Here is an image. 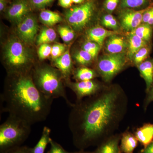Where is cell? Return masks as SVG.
I'll use <instances>...</instances> for the list:
<instances>
[{"instance_id":"cell-18","label":"cell","mask_w":153,"mask_h":153,"mask_svg":"<svg viewBox=\"0 0 153 153\" xmlns=\"http://www.w3.org/2000/svg\"><path fill=\"white\" fill-rule=\"evenodd\" d=\"M138 142L134 134L127 130L121 134L120 143L121 153H133Z\"/></svg>"},{"instance_id":"cell-31","label":"cell","mask_w":153,"mask_h":153,"mask_svg":"<svg viewBox=\"0 0 153 153\" xmlns=\"http://www.w3.org/2000/svg\"><path fill=\"white\" fill-rule=\"evenodd\" d=\"M66 46L64 44L56 43L52 46L51 58L52 60H55L61 56L66 51Z\"/></svg>"},{"instance_id":"cell-29","label":"cell","mask_w":153,"mask_h":153,"mask_svg":"<svg viewBox=\"0 0 153 153\" xmlns=\"http://www.w3.org/2000/svg\"><path fill=\"white\" fill-rule=\"evenodd\" d=\"M101 24L103 27L115 31H117L120 26L116 19L110 13L105 14L102 16Z\"/></svg>"},{"instance_id":"cell-4","label":"cell","mask_w":153,"mask_h":153,"mask_svg":"<svg viewBox=\"0 0 153 153\" xmlns=\"http://www.w3.org/2000/svg\"><path fill=\"white\" fill-rule=\"evenodd\" d=\"M4 61L10 74L30 73L33 63L32 53L19 38H11L4 48Z\"/></svg>"},{"instance_id":"cell-21","label":"cell","mask_w":153,"mask_h":153,"mask_svg":"<svg viewBox=\"0 0 153 153\" xmlns=\"http://www.w3.org/2000/svg\"><path fill=\"white\" fill-rule=\"evenodd\" d=\"M39 19L43 24L49 27L63 21L62 17L58 13L49 10L41 11L39 15Z\"/></svg>"},{"instance_id":"cell-9","label":"cell","mask_w":153,"mask_h":153,"mask_svg":"<svg viewBox=\"0 0 153 153\" xmlns=\"http://www.w3.org/2000/svg\"><path fill=\"white\" fill-rule=\"evenodd\" d=\"M149 7L139 10L131 9H120L118 20L122 30L127 33H131L142 24L143 15Z\"/></svg>"},{"instance_id":"cell-34","label":"cell","mask_w":153,"mask_h":153,"mask_svg":"<svg viewBox=\"0 0 153 153\" xmlns=\"http://www.w3.org/2000/svg\"><path fill=\"white\" fill-rule=\"evenodd\" d=\"M120 0H105L103 4L105 10L108 13L111 14L116 9Z\"/></svg>"},{"instance_id":"cell-28","label":"cell","mask_w":153,"mask_h":153,"mask_svg":"<svg viewBox=\"0 0 153 153\" xmlns=\"http://www.w3.org/2000/svg\"><path fill=\"white\" fill-rule=\"evenodd\" d=\"M101 48V46L97 43L87 40L81 45V49L90 54L94 60L96 59Z\"/></svg>"},{"instance_id":"cell-1","label":"cell","mask_w":153,"mask_h":153,"mask_svg":"<svg viewBox=\"0 0 153 153\" xmlns=\"http://www.w3.org/2000/svg\"><path fill=\"white\" fill-rule=\"evenodd\" d=\"M128 106L127 95L116 84L107 85L95 95L76 101L68 120L74 146L84 150L114 134Z\"/></svg>"},{"instance_id":"cell-17","label":"cell","mask_w":153,"mask_h":153,"mask_svg":"<svg viewBox=\"0 0 153 153\" xmlns=\"http://www.w3.org/2000/svg\"><path fill=\"white\" fill-rule=\"evenodd\" d=\"M127 48L126 54L128 59L131 61L134 55L141 48L150 44L131 33H129L127 37Z\"/></svg>"},{"instance_id":"cell-12","label":"cell","mask_w":153,"mask_h":153,"mask_svg":"<svg viewBox=\"0 0 153 153\" xmlns=\"http://www.w3.org/2000/svg\"><path fill=\"white\" fill-rule=\"evenodd\" d=\"M117 33V31L107 30L100 26H95L86 30L85 37L87 41L96 42L102 47L107 38Z\"/></svg>"},{"instance_id":"cell-2","label":"cell","mask_w":153,"mask_h":153,"mask_svg":"<svg viewBox=\"0 0 153 153\" xmlns=\"http://www.w3.org/2000/svg\"><path fill=\"white\" fill-rule=\"evenodd\" d=\"M53 101L38 90L30 73L9 74L1 95V109L32 126L46 120Z\"/></svg>"},{"instance_id":"cell-22","label":"cell","mask_w":153,"mask_h":153,"mask_svg":"<svg viewBox=\"0 0 153 153\" xmlns=\"http://www.w3.org/2000/svg\"><path fill=\"white\" fill-rule=\"evenodd\" d=\"M51 129L48 127L45 126L43 128L42 135L36 146L32 148V153H44L48 144L50 143Z\"/></svg>"},{"instance_id":"cell-14","label":"cell","mask_w":153,"mask_h":153,"mask_svg":"<svg viewBox=\"0 0 153 153\" xmlns=\"http://www.w3.org/2000/svg\"><path fill=\"white\" fill-rule=\"evenodd\" d=\"M54 66L61 72L65 81L69 80V77L73 74V63L69 49L60 57L52 60Z\"/></svg>"},{"instance_id":"cell-33","label":"cell","mask_w":153,"mask_h":153,"mask_svg":"<svg viewBox=\"0 0 153 153\" xmlns=\"http://www.w3.org/2000/svg\"><path fill=\"white\" fill-rule=\"evenodd\" d=\"M142 23L148 24L153 28V4H151L143 14Z\"/></svg>"},{"instance_id":"cell-11","label":"cell","mask_w":153,"mask_h":153,"mask_svg":"<svg viewBox=\"0 0 153 153\" xmlns=\"http://www.w3.org/2000/svg\"><path fill=\"white\" fill-rule=\"evenodd\" d=\"M30 4L27 0H17L7 10L6 16L17 25L30 14Z\"/></svg>"},{"instance_id":"cell-24","label":"cell","mask_w":153,"mask_h":153,"mask_svg":"<svg viewBox=\"0 0 153 153\" xmlns=\"http://www.w3.org/2000/svg\"><path fill=\"white\" fill-rule=\"evenodd\" d=\"M153 29L152 27L148 24L142 23L131 33L150 44L152 38Z\"/></svg>"},{"instance_id":"cell-36","label":"cell","mask_w":153,"mask_h":153,"mask_svg":"<svg viewBox=\"0 0 153 153\" xmlns=\"http://www.w3.org/2000/svg\"><path fill=\"white\" fill-rule=\"evenodd\" d=\"M50 149L47 153H72L65 150L61 145L53 140H50Z\"/></svg>"},{"instance_id":"cell-26","label":"cell","mask_w":153,"mask_h":153,"mask_svg":"<svg viewBox=\"0 0 153 153\" xmlns=\"http://www.w3.org/2000/svg\"><path fill=\"white\" fill-rule=\"evenodd\" d=\"M152 47L150 44H149L139 50L132 59L133 64L137 66L147 59L152 51Z\"/></svg>"},{"instance_id":"cell-7","label":"cell","mask_w":153,"mask_h":153,"mask_svg":"<svg viewBox=\"0 0 153 153\" xmlns=\"http://www.w3.org/2000/svg\"><path fill=\"white\" fill-rule=\"evenodd\" d=\"M126 53L105 54L100 56L96 65L97 72L105 83H109L127 64Z\"/></svg>"},{"instance_id":"cell-42","label":"cell","mask_w":153,"mask_h":153,"mask_svg":"<svg viewBox=\"0 0 153 153\" xmlns=\"http://www.w3.org/2000/svg\"><path fill=\"white\" fill-rule=\"evenodd\" d=\"M72 2L76 4H80L85 2L86 0H72Z\"/></svg>"},{"instance_id":"cell-44","label":"cell","mask_w":153,"mask_h":153,"mask_svg":"<svg viewBox=\"0 0 153 153\" xmlns=\"http://www.w3.org/2000/svg\"><path fill=\"white\" fill-rule=\"evenodd\" d=\"M0 1H3V0H0Z\"/></svg>"},{"instance_id":"cell-35","label":"cell","mask_w":153,"mask_h":153,"mask_svg":"<svg viewBox=\"0 0 153 153\" xmlns=\"http://www.w3.org/2000/svg\"><path fill=\"white\" fill-rule=\"evenodd\" d=\"M55 0H30L31 4L37 9H44L49 6Z\"/></svg>"},{"instance_id":"cell-41","label":"cell","mask_w":153,"mask_h":153,"mask_svg":"<svg viewBox=\"0 0 153 153\" xmlns=\"http://www.w3.org/2000/svg\"><path fill=\"white\" fill-rule=\"evenodd\" d=\"M7 5V2L5 0L0 1V11L1 12L4 11Z\"/></svg>"},{"instance_id":"cell-27","label":"cell","mask_w":153,"mask_h":153,"mask_svg":"<svg viewBox=\"0 0 153 153\" xmlns=\"http://www.w3.org/2000/svg\"><path fill=\"white\" fill-rule=\"evenodd\" d=\"M149 0H120V7L122 9H134L147 7Z\"/></svg>"},{"instance_id":"cell-23","label":"cell","mask_w":153,"mask_h":153,"mask_svg":"<svg viewBox=\"0 0 153 153\" xmlns=\"http://www.w3.org/2000/svg\"><path fill=\"white\" fill-rule=\"evenodd\" d=\"M57 35L54 29L44 27L40 31L36 38V44L38 46L41 44H49L56 40Z\"/></svg>"},{"instance_id":"cell-10","label":"cell","mask_w":153,"mask_h":153,"mask_svg":"<svg viewBox=\"0 0 153 153\" xmlns=\"http://www.w3.org/2000/svg\"><path fill=\"white\" fill-rule=\"evenodd\" d=\"M17 26V35L19 39L26 44H33L36 40L39 28L35 16L29 14Z\"/></svg>"},{"instance_id":"cell-15","label":"cell","mask_w":153,"mask_h":153,"mask_svg":"<svg viewBox=\"0 0 153 153\" xmlns=\"http://www.w3.org/2000/svg\"><path fill=\"white\" fill-rule=\"evenodd\" d=\"M121 134H116L105 140L93 153H121L120 149Z\"/></svg>"},{"instance_id":"cell-13","label":"cell","mask_w":153,"mask_h":153,"mask_svg":"<svg viewBox=\"0 0 153 153\" xmlns=\"http://www.w3.org/2000/svg\"><path fill=\"white\" fill-rule=\"evenodd\" d=\"M118 34L111 35L105 41V48L108 53L118 54L126 52L127 40Z\"/></svg>"},{"instance_id":"cell-6","label":"cell","mask_w":153,"mask_h":153,"mask_svg":"<svg viewBox=\"0 0 153 153\" xmlns=\"http://www.w3.org/2000/svg\"><path fill=\"white\" fill-rule=\"evenodd\" d=\"M97 13L95 0H86L82 4L67 9L64 13V18L75 32H81L92 24Z\"/></svg>"},{"instance_id":"cell-39","label":"cell","mask_w":153,"mask_h":153,"mask_svg":"<svg viewBox=\"0 0 153 153\" xmlns=\"http://www.w3.org/2000/svg\"><path fill=\"white\" fill-rule=\"evenodd\" d=\"M72 0H58L59 5L64 8L68 9L72 7Z\"/></svg>"},{"instance_id":"cell-40","label":"cell","mask_w":153,"mask_h":153,"mask_svg":"<svg viewBox=\"0 0 153 153\" xmlns=\"http://www.w3.org/2000/svg\"><path fill=\"white\" fill-rule=\"evenodd\" d=\"M140 153H153V140L141 151Z\"/></svg>"},{"instance_id":"cell-16","label":"cell","mask_w":153,"mask_h":153,"mask_svg":"<svg viewBox=\"0 0 153 153\" xmlns=\"http://www.w3.org/2000/svg\"><path fill=\"white\" fill-rule=\"evenodd\" d=\"M136 67L146 82V92H147L153 85V57L148 58Z\"/></svg>"},{"instance_id":"cell-38","label":"cell","mask_w":153,"mask_h":153,"mask_svg":"<svg viewBox=\"0 0 153 153\" xmlns=\"http://www.w3.org/2000/svg\"><path fill=\"white\" fill-rule=\"evenodd\" d=\"M31 149L32 148L26 146H20L12 149L4 153H32Z\"/></svg>"},{"instance_id":"cell-20","label":"cell","mask_w":153,"mask_h":153,"mask_svg":"<svg viewBox=\"0 0 153 153\" xmlns=\"http://www.w3.org/2000/svg\"><path fill=\"white\" fill-rule=\"evenodd\" d=\"M72 74L74 79L77 81L92 80L99 76L96 70L86 66H82L76 68L73 71Z\"/></svg>"},{"instance_id":"cell-19","label":"cell","mask_w":153,"mask_h":153,"mask_svg":"<svg viewBox=\"0 0 153 153\" xmlns=\"http://www.w3.org/2000/svg\"><path fill=\"white\" fill-rule=\"evenodd\" d=\"M134 134L139 142L145 147L153 140V124H144L138 128Z\"/></svg>"},{"instance_id":"cell-32","label":"cell","mask_w":153,"mask_h":153,"mask_svg":"<svg viewBox=\"0 0 153 153\" xmlns=\"http://www.w3.org/2000/svg\"><path fill=\"white\" fill-rule=\"evenodd\" d=\"M52 46L49 44H41L39 46L38 54L39 59L41 60L47 59L51 55Z\"/></svg>"},{"instance_id":"cell-30","label":"cell","mask_w":153,"mask_h":153,"mask_svg":"<svg viewBox=\"0 0 153 153\" xmlns=\"http://www.w3.org/2000/svg\"><path fill=\"white\" fill-rule=\"evenodd\" d=\"M58 33L65 43H68L73 40L75 37V31L70 26L62 25L57 28Z\"/></svg>"},{"instance_id":"cell-5","label":"cell","mask_w":153,"mask_h":153,"mask_svg":"<svg viewBox=\"0 0 153 153\" xmlns=\"http://www.w3.org/2000/svg\"><path fill=\"white\" fill-rule=\"evenodd\" d=\"M31 126L20 118L9 115L0 126V153L22 146L30 135Z\"/></svg>"},{"instance_id":"cell-8","label":"cell","mask_w":153,"mask_h":153,"mask_svg":"<svg viewBox=\"0 0 153 153\" xmlns=\"http://www.w3.org/2000/svg\"><path fill=\"white\" fill-rule=\"evenodd\" d=\"M66 82V85L75 93L76 101L95 95L103 90L107 85L94 79L76 82L68 80Z\"/></svg>"},{"instance_id":"cell-25","label":"cell","mask_w":153,"mask_h":153,"mask_svg":"<svg viewBox=\"0 0 153 153\" xmlns=\"http://www.w3.org/2000/svg\"><path fill=\"white\" fill-rule=\"evenodd\" d=\"M73 58L75 62L79 65L86 67L91 66L94 60L90 54L82 49L74 52Z\"/></svg>"},{"instance_id":"cell-43","label":"cell","mask_w":153,"mask_h":153,"mask_svg":"<svg viewBox=\"0 0 153 153\" xmlns=\"http://www.w3.org/2000/svg\"><path fill=\"white\" fill-rule=\"evenodd\" d=\"M72 153H93V152H85L84 150H80L79 152H75Z\"/></svg>"},{"instance_id":"cell-3","label":"cell","mask_w":153,"mask_h":153,"mask_svg":"<svg viewBox=\"0 0 153 153\" xmlns=\"http://www.w3.org/2000/svg\"><path fill=\"white\" fill-rule=\"evenodd\" d=\"M38 90L48 98L54 100L62 97L71 107L74 103L68 100L66 94L63 76L57 68L48 65L36 67L31 75Z\"/></svg>"},{"instance_id":"cell-37","label":"cell","mask_w":153,"mask_h":153,"mask_svg":"<svg viewBox=\"0 0 153 153\" xmlns=\"http://www.w3.org/2000/svg\"><path fill=\"white\" fill-rule=\"evenodd\" d=\"M153 101V85L147 92H146V97L143 102V108L146 110L149 105Z\"/></svg>"}]
</instances>
